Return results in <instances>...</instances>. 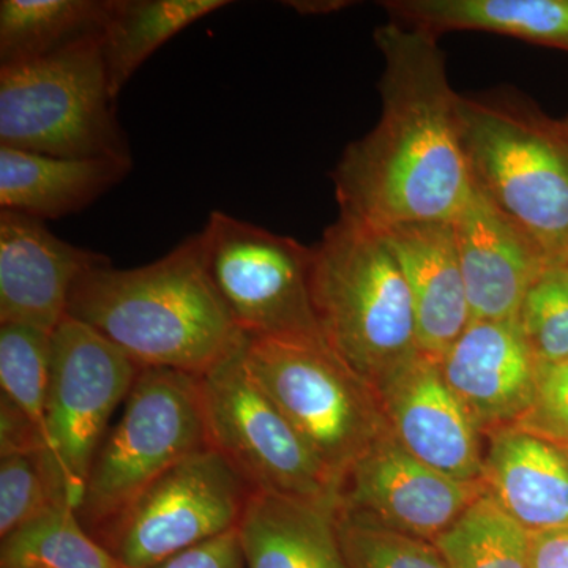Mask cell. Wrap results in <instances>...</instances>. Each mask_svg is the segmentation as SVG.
<instances>
[{
  "instance_id": "6da1fadb",
  "label": "cell",
  "mask_w": 568,
  "mask_h": 568,
  "mask_svg": "<svg viewBox=\"0 0 568 568\" xmlns=\"http://www.w3.org/2000/svg\"><path fill=\"white\" fill-rule=\"evenodd\" d=\"M375 41L384 59L383 111L332 173L339 216L376 231L452 222L474 182L446 55L437 37L396 21L376 29Z\"/></svg>"
},
{
  "instance_id": "7a4b0ae2",
  "label": "cell",
  "mask_w": 568,
  "mask_h": 568,
  "mask_svg": "<svg viewBox=\"0 0 568 568\" xmlns=\"http://www.w3.org/2000/svg\"><path fill=\"white\" fill-rule=\"evenodd\" d=\"M67 316L141 366L203 375L241 338L205 271L201 234L148 265H95L70 294Z\"/></svg>"
},
{
  "instance_id": "3957f363",
  "label": "cell",
  "mask_w": 568,
  "mask_h": 568,
  "mask_svg": "<svg viewBox=\"0 0 568 568\" xmlns=\"http://www.w3.org/2000/svg\"><path fill=\"white\" fill-rule=\"evenodd\" d=\"M312 291L328 347L373 390L420 353L405 275L379 231L331 224L313 246Z\"/></svg>"
},
{
  "instance_id": "277c9868",
  "label": "cell",
  "mask_w": 568,
  "mask_h": 568,
  "mask_svg": "<svg viewBox=\"0 0 568 568\" xmlns=\"http://www.w3.org/2000/svg\"><path fill=\"white\" fill-rule=\"evenodd\" d=\"M459 118L474 186L548 267H568V144L552 119L514 97H462Z\"/></svg>"
},
{
  "instance_id": "5b68a950",
  "label": "cell",
  "mask_w": 568,
  "mask_h": 568,
  "mask_svg": "<svg viewBox=\"0 0 568 568\" xmlns=\"http://www.w3.org/2000/svg\"><path fill=\"white\" fill-rule=\"evenodd\" d=\"M100 37L0 67V145L63 159H132Z\"/></svg>"
},
{
  "instance_id": "8992f818",
  "label": "cell",
  "mask_w": 568,
  "mask_h": 568,
  "mask_svg": "<svg viewBox=\"0 0 568 568\" xmlns=\"http://www.w3.org/2000/svg\"><path fill=\"white\" fill-rule=\"evenodd\" d=\"M205 447L211 444L200 376L142 368L121 420L93 457L77 508L82 528L95 536L156 478Z\"/></svg>"
},
{
  "instance_id": "52a82bcc",
  "label": "cell",
  "mask_w": 568,
  "mask_h": 568,
  "mask_svg": "<svg viewBox=\"0 0 568 568\" xmlns=\"http://www.w3.org/2000/svg\"><path fill=\"white\" fill-rule=\"evenodd\" d=\"M246 366L325 469L343 481L388 426L379 398L327 345L244 335Z\"/></svg>"
},
{
  "instance_id": "ba28073f",
  "label": "cell",
  "mask_w": 568,
  "mask_h": 568,
  "mask_svg": "<svg viewBox=\"0 0 568 568\" xmlns=\"http://www.w3.org/2000/svg\"><path fill=\"white\" fill-rule=\"evenodd\" d=\"M200 234L205 271L241 334L327 345L313 302V246L220 211Z\"/></svg>"
},
{
  "instance_id": "9c48e42d",
  "label": "cell",
  "mask_w": 568,
  "mask_h": 568,
  "mask_svg": "<svg viewBox=\"0 0 568 568\" xmlns=\"http://www.w3.org/2000/svg\"><path fill=\"white\" fill-rule=\"evenodd\" d=\"M209 444L260 491L339 506L342 485L246 366L244 334L200 375Z\"/></svg>"
},
{
  "instance_id": "30bf717a",
  "label": "cell",
  "mask_w": 568,
  "mask_h": 568,
  "mask_svg": "<svg viewBox=\"0 0 568 568\" xmlns=\"http://www.w3.org/2000/svg\"><path fill=\"white\" fill-rule=\"evenodd\" d=\"M253 488L213 447L156 478L95 536L123 568H151L237 529Z\"/></svg>"
},
{
  "instance_id": "8fae6325",
  "label": "cell",
  "mask_w": 568,
  "mask_h": 568,
  "mask_svg": "<svg viewBox=\"0 0 568 568\" xmlns=\"http://www.w3.org/2000/svg\"><path fill=\"white\" fill-rule=\"evenodd\" d=\"M141 366L89 325L65 316L51 334L47 425L70 506L77 511L93 457Z\"/></svg>"
},
{
  "instance_id": "7c38bea8",
  "label": "cell",
  "mask_w": 568,
  "mask_h": 568,
  "mask_svg": "<svg viewBox=\"0 0 568 568\" xmlns=\"http://www.w3.org/2000/svg\"><path fill=\"white\" fill-rule=\"evenodd\" d=\"M484 493L481 481L455 480L418 462L387 432L351 467L339 507L396 532L435 541Z\"/></svg>"
},
{
  "instance_id": "4fadbf2b",
  "label": "cell",
  "mask_w": 568,
  "mask_h": 568,
  "mask_svg": "<svg viewBox=\"0 0 568 568\" xmlns=\"http://www.w3.org/2000/svg\"><path fill=\"white\" fill-rule=\"evenodd\" d=\"M388 432L418 462L459 481H481V433L439 361L418 353L376 388Z\"/></svg>"
},
{
  "instance_id": "5bb4252c",
  "label": "cell",
  "mask_w": 568,
  "mask_h": 568,
  "mask_svg": "<svg viewBox=\"0 0 568 568\" xmlns=\"http://www.w3.org/2000/svg\"><path fill=\"white\" fill-rule=\"evenodd\" d=\"M104 263V254L62 241L41 220L0 211V324L52 334L67 316L74 284Z\"/></svg>"
},
{
  "instance_id": "9a60e30c",
  "label": "cell",
  "mask_w": 568,
  "mask_h": 568,
  "mask_svg": "<svg viewBox=\"0 0 568 568\" xmlns=\"http://www.w3.org/2000/svg\"><path fill=\"white\" fill-rule=\"evenodd\" d=\"M439 366L484 436L517 426L532 405L538 361L517 317L473 321Z\"/></svg>"
},
{
  "instance_id": "2e32d148",
  "label": "cell",
  "mask_w": 568,
  "mask_h": 568,
  "mask_svg": "<svg viewBox=\"0 0 568 568\" xmlns=\"http://www.w3.org/2000/svg\"><path fill=\"white\" fill-rule=\"evenodd\" d=\"M452 226L473 321L515 320L547 261L476 186Z\"/></svg>"
},
{
  "instance_id": "e0dca14e",
  "label": "cell",
  "mask_w": 568,
  "mask_h": 568,
  "mask_svg": "<svg viewBox=\"0 0 568 568\" xmlns=\"http://www.w3.org/2000/svg\"><path fill=\"white\" fill-rule=\"evenodd\" d=\"M394 252L416 312L418 346L439 361L473 323L452 222L379 231Z\"/></svg>"
},
{
  "instance_id": "ac0fdd59",
  "label": "cell",
  "mask_w": 568,
  "mask_h": 568,
  "mask_svg": "<svg viewBox=\"0 0 568 568\" xmlns=\"http://www.w3.org/2000/svg\"><path fill=\"white\" fill-rule=\"evenodd\" d=\"M485 493L528 532L568 528V452L519 426L488 435Z\"/></svg>"
},
{
  "instance_id": "d6986e66",
  "label": "cell",
  "mask_w": 568,
  "mask_h": 568,
  "mask_svg": "<svg viewBox=\"0 0 568 568\" xmlns=\"http://www.w3.org/2000/svg\"><path fill=\"white\" fill-rule=\"evenodd\" d=\"M336 510L331 504L253 489L239 525L245 568H351Z\"/></svg>"
},
{
  "instance_id": "ffe728a7",
  "label": "cell",
  "mask_w": 568,
  "mask_h": 568,
  "mask_svg": "<svg viewBox=\"0 0 568 568\" xmlns=\"http://www.w3.org/2000/svg\"><path fill=\"white\" fill-rule=\"evenodd\" d=\"M133 159H63L0 145V211L47 220L84 211L121 183Z\"/></svg>"
},
{
  "instance_id": "44dd1931",
  "label": "cell",
  "mask_w": 568,
  "mask_h": 568,
  "mask_svg": "<svg viewBox=\"0 0 568 568\" xmlns=\"http://www.w3.org/2000/svg\"><path fill=\"white\" fill-rule=\"evenodd\" d=\"M392 21L432 33L476 31L568 52V0H387Z\"/></svg>"
},
{
  "instance_id": "7402d4cb",
  "label": "cell",
  "mask_w": 568,
  "mask_h": 568,
  "mask_svg": "<svg viewBox=\"0 0 568 568\" xmlns=\"http://www.w3.org/2000/svg\"><path fill=\"white\" fill-rule=\"evenodd\" d=\"M227 0H110L102 54L118 100L142 63L189 26L230 6Z\"/></svg>"
},
{
  "instance_id": "603a6c76",
  "label": "cell",
  "mask_w": 568,
  "mask_h": 568,
  "mask_svg": "<svg viewBox=\"0 0 568 568\" xmlns=\"http://www.w3.org/2000/svg\"><path fill=\"white\" fill-rule=\"evenodd\" d=\"M110 0H2L0 67L37 61L102 36Z\"/></svg>"
},
{
  "instance_id": "cb8c5ba5",
  "label": "cell",
  "mask_w": 568,
  "mask_h": 568,
  "mask_svg": "<svg viewBox=\"0 0 568 568\" xmlns=\"http://www.w3.org/2000/svg\"><path fill=\"white\" fill-rule=\"evenodd\" d=\"M433 544L448 568H532L530 532L487 493Z\"/></svg>"
},
{
  "instance_id": "d4e9b609",
  "label": "cell",
  "mask_w": 568,
  "mask_h": 568,
  "mask_svg": "<svg viewBox=\"0 0 568 568\" xmlns=\"http://www.w3.org/2000/svg\"><path fill=\"white\" fill-rule=\"evenodd\" d=\"M0 560L47 568H123L88 532L70 506L2 538Z\"/></svg>"
},
{
  "instance_id": "484cf974",
  "label": "cell",
  "mask_w": 568,
  "mask_h": 568,
  "mask_svg": "<svg viewBox=\"0 0 568 568\" xmlns=\"http://www.w3.org/2000/svg\"><path fill=\"white\" fill-rule=\"evenodd\" d=\"M51 334L28 325L0 324V395L20 407L47 437Z\"/></svg>"
},
{
  "instance_id": "4316f807",
  "label": "cell",
  "mask_w": 568,
  "mask_h": 568,
  "mask_svg": "<svg viewBox=\"0 0 568 568\" xmlns=\"http://www.w3.org/2000/svg\"><path fill=\"white\" fill-rule=\"evenodd\" d=\"M62 506H70L69 491L51 454L0 458V537H9Z\"/></svg>"
},
{
  "instance_id": "83f0119b",
  "label": "cell",
  "mask_w": 568,
  "mask_h": 568,
  "mask_svg": "<svg viewBox=\"0 0 568 568\" xmlns=\"http://www.w3.org/2000/svg\"><path fill=\"white\" fill-rule=\"evenodd\" d=\"M336 529L351 568H448L433 541L384 528L349 508L338 506Z\"/></svg>"
},
{
  "instance_id": "f1b7e54d",
  "label": "cell",
  "mask_w": 568,
  "mask_h": 568,
  "mask_svg": "<svg viewBox=\"0 0 568 568\" xmlns=\"http://www.w3.org/2000/svg\"><path fill=\"white\" fill-rule=\"evenodd\" d=\"M517 320L540 364L568 361V267H548L538 276Z\"/></svg>"
},
{
  "instance_id": "f546056e",
  "label": "cell",
  "mask_w": 568,
  "mask_h": 568,
  "mask_svg": "<svg viewBox=\"0 0 568 568\" xmlns=\"http://www.w3.org/2000/svg\"><path fill=\"white\" fill-rule=\"evenodd\" d=\"M517 426L556 443H567L568 361L558 364L538 362L532 405Z\"/></svg>"
},
{
  "instance_id": "4dcf8cb0",
  "label": "cell",
  "mask_w": 568,
  "mask_h": 568,
  "mask_svg": "<svg viewBox=\"0 0 568 568\" xmlns=\"http://www.w3.org/2000/svg\"><path fill=\"white\" fill-rule=\"evenodd\" d=\"M43 454L52 455L47 437L20 407L10 402L6 395H0V458L11 457V455L32 457V455Z\"/></svg>"
},
{
  "instance_id": "1f68e13d",
  "label": "cell",
  "mask_w": 568,
  "mask_h": 568,
  "mask_svg": "<svg viewBox=\"0 0 568 568\" xmlns=\"http://www.w3.org/2000/svg\"><path fill=\"white\" fill-rule=\"evenodd\" d=\"M151 568H245L239 528L179 552Z\"/></svg>"
},
{
  "instance_id": "d6a6232c",
  "label": "cell",
  "mask_w": 568,
  "mask_h": 568,
  "mask_svg": "<svg viewBox=\"0 0 568 568\" xmlns=\"http://www.w3.org/2000/svg\"><path fill=\"white\" fill-rule=\"evenodd\" d=\"M532 568H568V528L530 534Z\"/></svg>"
},
{
  "instance_id": "836d02e7",
  "label": "cell",
  "mask_w": 568,
  "mask_h": 568,
  "mask_svg": "<svg viewBox=\"0 0 568 568\" xmlns=\"http://www.w3.org/2000/svg\"><path fill=\"white\" fill-rule=\"evenodd\" d=\"M287 6H293L295 10L302 13H327V11H335L347 6L346 2H287Z\"/></svg>"
},
{
  "instance_id": "e575fe53",
  "label": "cell",
  "mask_w": 568,
  "mask_h": 568,
  "mask_svg": "<svg viewBox=\"0 0 568 568\" xmlns=\"http://www.w3.org/2000/svg\"><path fill=\"white\" fill-rule=\"evenodd\" d=\"M552 125H555L556 132H558L559 136L562 138L564 141L568 144V115L564 119H552Z\"/></svg>"
},
{
  "instance_id": "d590c367",
  "label": "cell",
  "mask_w": 568,
  "mask_h": 568,
  "mask_svg": "<svg viewBox=\"0 0 568 568\" xmlns=\"http://www.w3.org/2000/svg\"><path fill=\"white\" fill-rule=\"evenodd\" d=\"M562 446L566 447V450L568 452V440L567 443H564Z\"/></svg>"
}]
</instances>
